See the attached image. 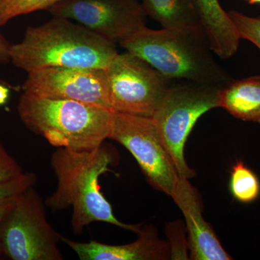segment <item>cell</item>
I'll list each match as a JSON object with an SVG mask.
<instances>
[{
	"mask_svg": "<svg viewBox=\"0 0 260 260\" xmlns=\"http://www.w3.org/2000/svg\"><path fill=\"white\" fill-rule=\"evenodd\" d=\"M112 154L104 144L91 150L75 151L57 148L51 166L57 179L54 192L45 200L53 211L72 208V229L75 235L95 222L112 224L138 234L140 225H129L116 218L112 205L100 190L99 179L110 171Z\"/></svg>",
	"mask_w": 260,
	"mask_h": 260,
	"instance_id": "obj_1",
	"label": "cell"
},
{
	"mask_svg": "<svg viewBox=\"0 0 260 260\" xmlns=\"http://www.w3.org/2000/svg\"><path fill=\"white\" fill-rule=\"evenodd\" d=\"M53 17L28 27L21 42L10 44L15 67L28 73L50 68L106 70L119 54L114 43L69 19Z\"/></svg>",
	"mask_w": 260,
	"mask_h": 260,
	"instance_id": "obj_2",
	"label": "cell"
},
{
	"mask_svg": "<svg viewBox=\"0 0 260 260\" xmlns=\"http://www.w3.org/2000/svg\"><path fill=\"white\" fill-rule=\"evenodd\" d=\"M119 44L167 79L218 87L230 83L227 73L214 59L203 28L152 30L146 27Z\"/></svg>",
	"mask_w": 260,
	"mask_h": 260,
	"instance_id": "obj_3",
	"label": "cell"
},
{
	"mask_svg": "<svg viewBox=\"0 0 260 260\" xmlns=\"http://www.w3.org/2000/svg\"><path fill=\"white\" fill-rule=\"evenodd\" d=\"M114 112L91 104L23 92L18 113L27 129L53 146L75 151L99 148L109 139Z\"/></svg>",
	"mask_w": 260,
	"mask_h": 260,
	"instance_id": "obj_4",
	"label": "cell"
},
{
	"mask_svg": "<svg viewBox=\"0 0 260 260\" xmlns=\"http://www.w3.org/2000/svg\"><path fill=\"white\" fill-rule=\"evenodd\" d=\"M34 186L17 195L0 222V256L10 260H62L61 235L48 220Z\"/></svg>",
	"mask_w": 260,
	"mask_h": 260,
	"instance_id": "obj_5",
	"label": "cell"
},
{
	"mask_svg": "<svg viewBox=\"0 0 260 260\" xmlns=\"http://www.w3.org/2000/svg\"><path fill=\"white\" fill-rule=\"evenodd\" d=\"M220 88L195 83L169 87L151 116L179 177L189 179L195 176L194 171L186 164L184 147L200 116L218 107Z\"/></svg>",
	"mask_w": 260,
	"mask_h": 260,
	"instance_id": "obj_6",
	"label": "cell"
},
{
	"mask_svg": "<svg viewBox=\"0 0 260 260\" xmlns=\"http://www.w3.org/2000/svg\"><path fill=\"white\" fill-rule=\"evenodd\" d=\"M106 72L114 112L151 117L169 88V79L128 51L119 53Z\"/></svg>",
	"mask_w": 260,
	"mask_h": 260,
	"instance_id": "obj_7",
	"label": "cell"
},
{
	"mask_svg": "<svg viewBox=\"0 0 260 260\" xmlns=\"http://www.w3.org/2000/svg\"><path fill=\"white\" fill-rule=\"evenodd\" d=\"M109 139L129 150L155 189L172 196L179 176L153 118L114 112Z\"/></svg>",
	"mask_w": 260,
	"mask_h": 260,
	"instance_id": "obj_8",
	"label": "cell"
},
{
	"mask_svg": "<svg viewBox=\"0 0 260 260\" xmlns=\"http://www.w3.org/2000/svg\"><path fill=\"white\" fill-rule=\"evenodd\" d=\"M48 11L75 20L114 44L146 28L147 15L138 0H64Z\"/></svg>",
	"mask_w": 260,
	"mask_h": 260,
	"instance_id": "obj_9",
	"label": "cell"
},
{
	"mask_svg": "<svg viewBox=\"0 0 260 260\" xmlns=\"http://www.w3.org/2000/svg\"><path fill=\"white\" fill-rule=\"evenodd\" d=\"M22 89L38 96L76 101L112 110L106 70L50 68L34 70L28 73Z\"/></svg>",
	"mask_w": 260,
	"mask_h": 260,
	"instance_id": "obj_10",
	"label": "cell"
},
{
	"mask_svg": "<svg viewBox=\"0 0 260 260\" xmlns=\"http://www.w3.org/2000/svg\"><path fill=\"white\" fill-rule=\"evenodd\" d=\"M171 197L185 218L191 259H232L222 247L212 228L203 218L199 198L189 179L179 177Z\"/></svg>",
	"mask_w": 260,
	"mask_h": 260,
	"instance_id": "obj_11",
	"label": "cell"
},
{
	"mask_svg": "<svg viewBox=\"0 0 260 260\" xmlns=\"http://www.w3.org/2000/svg\"><path fill=\"white\" fill-rule=\"evenodd\" d=\"M135 242L123 245H110L90 241L78 242L61 236L64 242L80 260H158L167 259L169 246L158 239L150 228H141Z\"/></svg>",
	"mask_w": 260,
	"mask_h": 260,
	"instance_id": "obj_12",
	"label": "cell"
},
{
	"mask_svg": "<svg viewBox=\"0 0 260 260\" xmlns=\"http://www.w3.org/2000/svg\"><path fill=\"white\" fill-rule=\"evenodd\" d=\"M195 3L212 51L222 59L232 57L241 39L232 19L218 0H195Z\"/></svg>",
	"mask_w": 260,
	"mask_h": 260,
	"instance_id": "obj_13",
	"label": "cell"
},
{
	"mask_svg": "<svg viewBox=\"0 0 260 260\" xmlns=\"http://www.w3.org/2000/svg\"><path fill=\"white\" fill-rule=\"evenodd\" d=\"M218 107L237 119L260 123V75L230 82L220 88Z\"/></svg>",
	"mask_w": 260,
	"mask_h": 260,
	"instance_id": "obj_14",
	"label": "cell"
},
{
	"mask_svg": "<svg viewBox=\"0 0 260 260\" xmlns=\"http://www.w3.org/2000/svg\"><path fill=\"white\" fill-rule=\"evenodd\" d=\"M142 5L147 16L160 23L162 28H203L195 0H143Z\"/></svg>",
	"mask_w": 260,
	"mask_h": 260,
	"instance_id": "obj_15",
	"label": "cell"
},
{
	"mask_svg": "<svg viewBox=\"0 0 260 260\" xmlns=\"http://www.w3.org/2000/svg\"><path fill=\"white\" fill-rule=\"evenodd\" d=\"M230 191L240 203H253L260 195V182L257 176L242 161H238L231 172Z\"/></svg>",
	"mask_w": 260,
	"mask_h": 260,
	"instance_id": "obj_16",
	"label": "cell"
},
{
	"mask_svg": "<svg viewBox=\"0 0 260 260\" xmlns=\"http://www.w3.org/2000/svg\"><path fill=\"white\" fill-rule=\"evenodd\" d=\"M64 0H0V26L20 15L49 10Z\"/></svg>",
	"mask_w": 260,
	"mask_h": 260,
	"instance_id": "obj_17",
	"label": "cell"
},
{
	"mask_svg": "<svg viewBox=\"0 0 260 260\" xmlns=\"http://www.w3.org/2000/svg\"><path fill=\"white\" fill-rule=\"evenodd\" d=\"M239 32L240 39H246L260 49V17L247 16L232 10L228 13Z\"/></svg>",
	"mask_w": 260,
	"mask_h": 260,
	"instance_id": "obj_18",
	"label": "cell"
},
{
	"mask_svg": "<svg viewBox=\"0 0 260 260\" xmlns=\"http://www.w3.org/2000/svg\"><path fill=\"white\" fill-rule=\"evenodd\" d=\"M37 177L35 173L25 172L23 176L13 180L0 182V201L13 198L34 186Z\"/></svg>",
	"mask_w": 260,
	"mask_h": 260,
	"instance_id": "obj_19",
	"label": "cell"
},
{
	"mask_svg": "<svg viewBox=\"0 0 260 260\" xmlns=\"http://www.w3.org/2000/svg\"><path fill=\"white\" fill-rule=\"evenodd\" d=\"M23 168L5 148L0 138V182L13 180L23 176Z\"/></svg>",
	"mask_w": 260,
	"mask_h": 260,
	"instance_id": "obj_20",
	"label": "cell"
},
{
	"mask_svg": "<svg viewBox=\"0 0 260 260\" xmlns=\"http://www.w3.org/2000/svg\"><path fill=\"white\" fill-rule=\"evenodd\" d=\"M10 44L5 40V38L0 34V63L10 60L9 49ZM0 83L8 84L0 80Z\"/></svg>",
	"mask_w": 260,
	"mask_h": 260,
	"instance_id": "obj_21",
	"label": "cell"
},
{
	"mask_svg": "<svg viewBox=\"0 0 260 260\" xmlns=\"http://www.w3.org/2000/svg\"><path fill=\"white\" fill-rule=\"evenodd\" d=\"M10 89L15 88L13 85L0 83V107L5 105L9 100Z\"/></svg>",
	"mask_w": 260,
	"mask_h": 260,
	"instance_id": "obj_22",
	"label": "cell"
},
{
	"mask_svg": "<svg viewBox=\"0 0 260 260\" xmlns=\"http://www.w3.org/2000/svg\"><path fill=\"white\" fill-rule=\"evenodd\" d=\"M16 197L17 195L16 196L13 197V198L0 201V222L2 221L5 215L8 213V211L11 209L12 207L14 205Z\"/></svg>",
	"mask_w": 260,
	"mask_h": 260,
	"instance_id": "obj_23",
	"label": "cell"
},
{
	"mask_svg": "<svg viewBox=\"0 0 260 260\" xmlns=\"http://www.w3.org/2000/svg\"><path fill=\"white\" fill-rule=\"evenodd\" d=\"M250 5L260 4V0H244Z\"/></svg>",
	"mask_w": 260,
	"mask_h": 260,
	"instance_id": "obj_24",
	"label": "cell"
}]
</instances>
